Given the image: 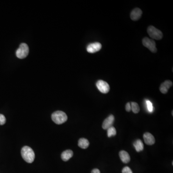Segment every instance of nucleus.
I'll return each mask as SVG.
<instances>
[{"instance_id": "obj_1", "label": "nucleus", "mask_w": 173, "mask_h": 173, "mask_svg": "<svg viewBox=\"0 0 173 173\" xmlns=\"http://www.w3.org/2000/svg\"><path fill=\"white\" fill-rule=\"evenodd\" d=\"M21 155L23 159L28 163H32L34 160L35 155L33 150L28 146L23 147L21 150Z\"/></svg>"}, {"instance_id": "obj_2", "label": "nucleus", "mask_w": 173, "mask_h": 173, "mask_svg": "<svg viewBox=\"0 0 173 173\" xmlns=\"http://www.w3.org/2000/svg\"><path fill=\"white\" fill-rule=\"evenodd\" d=\"M51 119L55 123L60 125L65 123L67 120V116L64 112L57 111L52 114Z\"/></svg>"}, {"instance_id": "obj_3", "label": "nucleus", "mask_w": 173, "mask_h": 173, "mask_svg": "<svg viewBox=\"0 0 173 173\" xmlns=\"http://www.w3.org/2000/svg\"><path fill=\"white\" fill-rule=\"evenodd\" d=\"M147 32L152 39L160 40L162 39L163 34L161 31L152 26H150L147 28Z\"/></svg>"}, {"instance_id": "obj_4", "label": "nucleus", "mask_w": 173, "mask_h": 173, "mask_svg": "<svg viewBox=\"0 0 173 173\" xmlns=\"http://www.w3.org/2000/svg\"><path fill=\"white\" fill-rule=\"evenodd\" d=\"M29 53V48L26 43H21L16 51V56L19 59H24L28 56Z\"/></svg>"}, {"instance_id": "obj_5", "label": "nucleus", "mask_w": 173, "mask_h": 173, "mask_svg": "<svg viewBox=\"0 0 173 173\" xmlns=\"http://www.w3.org/2000/svg\"><path fill=\"white\" fill-rule=\"evenodd\" d=\"M142 44L143 46L149 49L152 53H156V43L154 40L149 39L148 38H144L142 40Z\"/></svg>"}, {"instance_id": "obj_6", "label": "nucleus", "mask_w": 173, "mask_h": 173, "mask_svg": "<svg viewBox=\"0 0 173 173\" xmlns=\"http://www.w3.org/2000/svg\"><path fill=\"white\" fill-rule=\"evenodd\" d=\"M96 86L99 91L104 94L107 93L110 90V86L108 83L102 80H99L97 82Z\"/></svg>"}, {"instance_id": "obj_7", "label": "nucleus", "mask_w": 173, "mask_h": 173, "mask_svg": "<svg viewBox=\"0 0 173 173\" xmlns=\"http://www.w3.org/2000/svg\"><path fill=\"white\" fill-rule=\"evenodd\" d=\"M102 45L100 42H94L90 43L87 47L88 52L91 53H93L99 51L101 49Z\"/></svg>"}, {"instance_id": "obj_8", "label": "nucleus", "mask_w": 173, "mask_h": 173, "mask_svg": "<svg viewBox=\"0 0 173 173\" xmlns=\"http://www.w3.org/2000/svg\"><path fill=\"white\" fill-rule=\"evenodd\" d=\"M115 121V117L114 115H111L104 120L102 125V127L104 129H107L109 127L113 126Z\"/></svg>"}, {"instance_id": "obj_9", "label": "nucleus", "mask_w": 173, "mask_h": 173, "mask_svg": "<svg viewBox=\"0 0 173 173\" xmlns=\"http://www.w3.org/2000/svg\"><path fill=\"white\" fill-rule=\"evenodd\" d=\"M142 11L140 9L136 8L134 9L130 14V18L133 21H137L141 17Z\"/></svg>"}, {"instance_id": "obj_10", "label": "nucleus", "mask_w": 173, "mask_h": 173, "mask_svg": "<svg viewBox=\"0 0 173 173\" xmlns=\"http://www.w3.org/2000/svg\"><path fill=\"white\" fill-rule=\"evenodd\" d=\"M144 142L148 145H152L155 143V140L154 136L149 132L144 133L143 135Z\"/></svg>"}, {"instance_id": "obj_11", "label": "nucleus", "mask_w": 173, "mask_h": 173, "mask_svg": "<svg viewBox=\"0 0 173 173\" xmlns=\"http://www.w3.org/2000/svg\"><path fill=\"white\" fill-rule=\"evenodd\" d=\"M173 85V82L170 81H165L162 83L160 87V92L163 94H166L169 88Z\"/></svg>"}, {"instance_id": "obj_12", "label": "nucleus", "mask_w": 173, "mask_h": 173, "mask_svg": "<svg viewBox=\"0 0 173 173\" xmlns=\"http://www.w3.org/2000/svg\"><path fill=\"white\" fill-rule=\"evenodd\" d=\"M119 157L120 158L121 161L124 163H129L130 161V156L128 154V152L125 151H121L119 152Z\"/></svg>"}, {"instance_id": "obj_13", "label": "nucleus", "mask_w": 173, "mask_h": 173, "mask_svg": "<svg viewBox=\"0 0 173 173\" xmlns=\"http://www.w3.org/2000/svg\"><path fill=\"white\" fill-rule=\"evenodd\" d=\"M73 155V152L72 150H67L64 151L61 154V158L64 161H67L72 158Z\"/></svg>"}, {"instance_id": "obj_14", "label": "nucleus", "mask_w": 173, "mask_h": 173, "mask_svg": "<svg viewBox=\"0 0 173 173\" xmlns=\"http://www.w3.org/2000/svg\"><path fill=\"white\" fill-rule=\"evenodd\" d=\"M90 145L89 141L87 139L85 138H81L79 140L78 145L81 148L85 149L89 147Z\"/></svg>"}, {"instance_id": "obj_15", "label": "nucleus", "mask_w": 173, "mask_h": 173, "mask_svg": "<svg viewBox=\"0 0 173 173\" xmlns=\"http://www.w3.org/2000/svg\"><path fill=\"white\" fill-rule=\"evenodd\" d=\"M133 145L137 152H140L144 149V145L140 140H137L135 141Z\"/></svg>"}, {"instance_id": "obj_16", "label": "nucleus", "mask_w": 173, "mask_h": 173, "mask_svg": "<svg viewBox=\"0 0 173 173\" xmlns=\"http://www.w3.org/2000/svg\"><path fill=\"white\" fill-rule=\"evenodd\" d=\"M131 110L135 114H137L140 111V108L138 104L135 102H132L131 104Z\"/></svg>"}, {"instance_id": "obj_17", "label": "nucleus", "mask_w": 173, "mask_h": 173, "mask_svg": "<svg viewBox=\"0 0 173 173\" xmlns=\"http://www.w3.org/2000/svg\"><path fill=\"white\" fill-rule=\"evenodd\" d=\"M116 134V131L115 127L112 126L107 129V136L110 138L112 136H115Z\"/></svg>"}, {"instance_id": "obj_18", "label": "nucleus", "mask_w": 173, "mask_h": 173, "mask_svg": "<svg viewBox=\"0 0 173 173\" xmlns=\"http://www.w3.org/2000/svg\"><path fill=\"white\" fill-rule=\"evenodd\" d=\"M146 104H147V109L148 110L149 112L150 113L152 112L153 111V106L152 103L149 100L146 101Z\"/></svg>"}, {"instance_id": "obj_19", "label": "nucleus", "mask_w": 173, "mask_h": 173, "mask_svg": "<svg viewBox=\"0 0 173 173\" xmlns=\"http://www.w3.org/2000/svg\"><path fill=\"white\" fill-rule=\"evenodd\" d=\"M6 118L4 115L0 114V125H4L6 123Z\"/></svg>"}, {"instance_id": "obj_20", "label": "nucleus", "mask_w": 173, "mask_h": 173, "mask_svg": "<svg viewBox=\"0 0 173 173\" xmlns=\"http://www.w3.org/2000/svg\"><path fill=\"white\" fill-rule=\"evenodd\" d=\"M122 173H133L131 169L128 166H126L122 169Z\"/></svg>"}, {"instance_id": "obj_21", "label": "nucleus", "mask_w": 173, "mask_h": 173, "mask_svg": "<svg viewBox=\"0 0 173 173\" xmlns=\"http://www.w3.org/2000/svg\"><path fill=\"white\" fill-rule=\"evenodd\" d=\"M126 110L127 112H130L131 110V104L130 103H127L126 105Z\"/></svg>"}, {"instance_id": "obj_22", "label": "nucleus", "mask_w": 173, "mask_h": 173, "mask_svg": "<svg viewBox=\"0 0 173 173\" xmlns=\"http://www.w3.org/2000/svg\"><path fill=\"white\" fill-rule=\"evenodd\" d=\"M91 173H101V172H100V171L98 169L95 168V169H93Z\"/></svg>"}]
</instances>
